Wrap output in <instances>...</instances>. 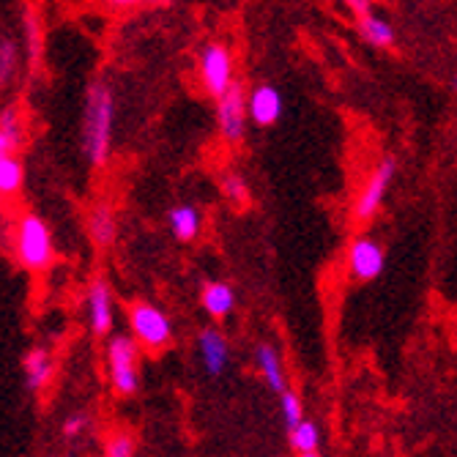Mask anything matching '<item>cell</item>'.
I'll return each instance as SVG.
<instances>
[{"mask_svg":"<svg viewBox=\"0 0 457 457\" xmlns=\"http://www.w3.org/2000/svg\"><path fill=\"white\" fill-rule=\"evenodd\" d=\"M356 28H359L361 38L367 41V45H372V47H392L395 38H397L392 22L384 20V17H378L376 12L367 14V17H359L356 20Z\"/></svg>","mask_w":457,"mask_h":457,"instance_id":"cell-16","label":"cell"},{"mask_svg":"<svg viewBox=\"0 0 457 457\" xmlns=\"http://www.w3.org/2000/svg\"><path fill=\"white\" fill-rule=\"evenodd\" d=\"M220 187H222V192H225V197L230 200V203H244L246 200V181L236 173V170H230V173H225L222 176V181H220Z\"/></svg>","mask_w":457,"mask_h":457,"instance_id":"cell-25","label":"cell"},{"mask_svg":"<svg viewBox=\"0 0 457 457\" xmlns=\"http://www.w3.org/2000/svg\"><path fill=\"white\" fill-rule=\"evenodd\" d=\"M285 102L282 94L271 86V82H258V86L249 91V120L258 123L261 129H269L282 118Z\"/></svg>","mask_w":457,"mask_h":457,"instance_id":"cell-9","label":"cell"},{"mask_svg":"<svg viewBox=\"0 0 457 457\" xmlns=\"http://www.w3.org/2000/svg\"><path fill=\"white\" fill-rule=\"evenodd\" d=\"M200 79L203 88L217 99H222L238 82L233 77V53L225 45H220V41H212L200 53Z\"/></svg>","mask_w":457,"mask_h":457,"instance_id":"cell-6","label":"cell"},{"mask_svg":"<svg viewBox=\"0 0 457 457\" xmlns=\"http://www.w3.org/2000/svg\"><path fill=\"white\" fill-rule=\"evenodd\" d=\"M302 457H323L320 452H310V454H302Z\"/></svg>","mask_w":457,"mask_h":457,"instance_id":"cell-28","label":"cell"},{"mask_svg":"<svg viewBox=\"0 0 457 457\" xmlns=\"http://www.w3.org/2000/svg\"><path fill=\"white\" fill-rule=\"evenodd\" d=\"M12 253L14 261L28 271H45L55 261L53 233L47 222L33 212H25L12 230Z\"/></svg>","mask_w":457,"mask_h":457,"instance_id":"cell-2","label":"cell"},{"mask_svg":"<svg viewBox=\"0 0 457 457\" xmlns=\"http://www.w3.org/2000/svg\"><path fill=\"white\" fill-rule=\"evenodd\" d=\"M22 30H25V38H28V55H30V66L36 69L38 66V58H41V20L36 17L33 9H25V17H22Z\"/></svg>","mask_w":457,"mask_h":457,"instance_id":"cell-21","label":"cell"},{"mask_svg":"<svg viewBox=\"0 0 457 457\" xmlns=\"http://www.w3.org/2000/svg\"><path fill=\"white\" fill-rule=\"evenodd\" d=\"M129 326L135 340L148 348V351H162L173 340V323L156 304L148 302H135L129 307Z\"/></svg>","mask_w":457,"mask_h":457,"instance_id":"cell-4","label":"cell"},{"mask_svg":"<svg viewBox=\"0 0 457 457\" xmlns=\"http://www.w3.org/2000/svg\"><path fill=\"white\" fill-rule=\"evenodd\" d=\"M348 9L356 14V20H359V17H367V14H372V4H367V0H351Z\"/></svg>","mask_w":457,"mask_h":457,"instance_id":"cell-27","label":"cell"},{"mask_svg":"<svg viewBox=\"0 0 457 457\" xmlns=\"http://www.w3.org/2000/svg\"><path fill=\"white\" fill-rule=\"evenodd\" d=\"M22 370H25V381L33 392H41L50 381H53V359L45 348H30L22 359Z\"/></svg>","mask_w":457,"mask_h":457,"instance_id":"cell-14","label":"cell"},{"mask_svg":"<svg viewBox=\"0 0 457 457\" xmlns=\"http://www.w3.org/2000/svg\"><path fill=\"white\" fill-rule=\"evenodd\" d=\"M14 66H17V45L9 36H4L0 38V82H4V86H9Z\"/></svg>","mask_w":457,"mask_h":457,"instance_id":"cell-24","label":"cell"},{"mask_svg":"<svg viewBox=\"0 0 457 457\" xmlns=\"http://www.w3.org/2000/svg\"><path fill=\"white\" fill-rule=\"evenodd\" d=\"M279 411H282V422H285V428H287V433L290 430H296L302 422H304V405H302V397L294 392V389H287L282 397H279Z\"/></svg>","mask_w":457,"mask_h":457,"instance_id":"cell-22","label":"cell"},{"mask_svg":"<svg viewBox=\"0 0 457 457\" xmlns=\"http://www.w3.org/2000/svg\"><path fill=\"white\" fill-rule=\"evenodd\" d=\"M86 307H88V323H91V331L99 337L110 335L112 328V320H115V312H112V294H110V285L96 277L91 285H88V294H86Z\"/></svg>","mask_w":457,"mask_h":457,"instance_id":"cell-10","label":"cell"},{"mask_svg":"<svg viewBox=\"0 0 457 457\" xmlns=\"http://www.w3.org/2000/svg\"><path fill=\"white\" fill-rule=\"evenodd\" d=\"M22 143V123L14 107L0 112V156H14Z\"/></svg>","mask_w":457,"mask_h":457,"instance_id":"cell-18","label":"cell"},{"mask_svg":"<svg viewBox=\"0 0 457 457\" xmlns=\"http://www.w3.org/2000/svg\"><path fill=\"white\" fill-rule=\"evenodd\" d=\"M22 181H25L22 162L17 156H0V192L9 197L22 189Z\"/></svg>","mask_w":457,"mask_h":457,"instance_id":"cell-19","label":"cell"},{"mask_svg":"<svg viewBox=\"0 0 457 457\" xmlns=\"http://www.w3.org/2000/svg\"><path fill=\"white\" fill-rule=\"evenodd\" d=\"M140 348L132 337H112L107 343V372L118 395H135L140 386Z\"/></svg>","mask_w":457,"mask_h":457,"instance_id":"cell-3","label":"cell"},{"mask_svg":"<svg viewBox=\"0 0 457 457\" xmlns=\"http://www.w3.org/2000/svg\"><path fill=\"white\" fill-rule=\"evenodd\" d=\"M386 266V249L381 246V241H376L372 236H359L351 249H348V269L356 279L370 282L381 277Z\"/></svg>","mask_w":457,"mask_h":457,"instance_id":"cell-8","label":"cell"},{"mask_svg":"<svg viewBox=\"0 0 457 457\" xmlns=\"http://www.w3.org/2000/svg\"><path fill=\"white\" fill-rule=\"evenodd\" d=\"M246 118H249V94L244 91L241 82L217 99V123H220V135L228 143H238L244 140L246 132Z\"/></svg>","mask_w":457,"mask_h":457,"instance_id":"cell-7","label":"cell"},{"mask_svg":"<svg viewBox=\"0 0 457 457\" xmlns=\"http://www.w3.org/2000/svg\"><path fill=\"white\" fill-rule=\"evenodd\" d=\"M88 430V417L86 413H69V417L63 420L61 425V436L63 438H77L79 433H86Z\"/></svg>","mask_w":457,"mask_h":457,"instance_id":"cell-26","label":"cell"},{"mask_svg":"<svg viewBox=\"0 0 457 457\" xmlns=\"http://www.w3.org/2000/svg\"><path fill=\"white\" fill-rule=\"evenodd\" d=\"M137 441L129 430H112L104 441V457H135Z\"/></svg>","mask_w":457,"mask_h":457,"instance_id":"cell-23","label":"cell"},{"mask_svg":"<svg viewBox=\"0 0 457 457\" xmlns=\"http://www.w3.org/2000/svg\"><path fill=\"white\" fill-rule=\"evenodd\" d=\"M112 127H115V94L107 79H94L86 91L82 104V129L79 143L82 154L88 156L94 168H104L112 148Z\"/></svg>","mask_w":457,"mask_h":457,"instance_id":"cell-1","label":"cell"},{"mask_svg":"<svg viewBox=\"0 0 457 457\" xmlns=\"http://www.w3.org/2000/svg\"><path fill=\"white\" fill-rule=\"evenodd\" d=\"M395 173H397V159L395 156H384L376 164V168H372V173L364 179V184H361V189L356 195V203H353V217L359 222H370L372 217L378 214Z\"/></svg>","mask_w":457,"mask_h":457,"instance_id":"cell-5","label":"cell"},{"mask_svg":"<svg viewBox=\"0 0 457 457\" xmlns=\"http://www.w3.org/2000/svg\"><path fill=\"white\" fill-rule=\"evenodd\" d=\"M203 307L212 318H225L236 307V294L228 282H209L203 287Z\"/></svg>","mask_w":457,"mask_h":457,"instance_id":"cell-17","label":"cell"},{"mask_svg":"<svg viewBox=\"0 0 457 457\" xmlns=\"http://www.w3.org/2000/svg\"><path fill=\"white\" fill-rule=\"evenodd\" d=\"M255 364H258V370H261L263 381L269 384V389H274V392L282 397V395L287 392V381H285L282 359H279L277 348L269 345V343H261V345L255 348Z\"/></svg>","mask_w":457,"mask_h":457,"instance_id":"cell-13","label":"cell"},{"mask_svg":"<svg viewBox=\"0 0 457 457\" xmlns=\"http://www.w3.org/2000/svg\"><path fill=\"white\" fill-rule=\"evenodd\" d=\"M88 236L96 246H110L118 236V217L110 203H96L86 220Z\"/></svg>","mask_w":457,"mask_h":457,"instance_id":"cell-12","label":"cell"},{"mask_svg":"<svg viewBox=\"0 0 457 457\" xmlns=\"http://www.w3.org/2000/svg\"><path fill=\"white\" fill-rule=\"evenodd\" d=\"M454 88H457V74H454Z\"/></svg>","mask_w":457,"mask_h":457,"instance_id":"cell-29","label":"cell"},{"mask_svg":"<svg viewBox=\"0 0 457 457\" xmlns=\"http://www.w3.org/2000/svg\"><path fill=\"white\" fill-rule=\"evenodd\" d=\"M168 225L179 241H195L203 228V217L195 205H173L168 212Z\"/></svg>","mask_w":457,"mask_h":457,"instance_id":"cell-15","label":"cell"},{"mask_svg":"<svg viewBox=\"0 0 457 457\" xmlns=\"http://www.w3.org/2000/svg\"><path fill=\"white\" fill-rule=\"evenodd\" d=\"M290 446L299 452V457L302 454H310V452H318V446H320V430H318V425L310 422V420H304L296 430H290Z\"/></svg>","mask_w":457,"mask_h":457,"instance_id":"cell-20","label":"cell"},{"mask_svg":"<svg viewBox=\"0 0 457 457\" xmlns=\"http://www.w3.org/2000/svg\"><path fill=\"white\" fill-rule=\"evenodd\" d=\"M197 353H200V361L205 367L209 376H222L228 361H230V345L225 340V335L214 326H205L200 335H197Z\"/></svg>","mask_w":457,"mask_h":457,"instance_id":"cell-11","label":"cell"}]
</instances>
